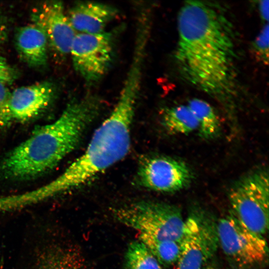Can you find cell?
Returning a JSON list of instances; mask_svg holds the SVG:
<instances>
[{
    "mask_svg": "<svg viewBox=\"0 0 269 269\" xmlns=\"http://www.w3.org/2000/svg\"><path fill=\"white\" fill-rule=\"evenodd\" d=\"M219 246L236 269H251L265 262L268 247L264 236L249 229L233 213L217 222Z\"/></svg>",
    "mask_w": 269,
    "mask_h": 269,
    "instance_id": "8992f818",
    "label": "cell"
},
{
    "mask_svg": "<svg viewBox=\"0 0 269 269\" xmlns=\"http://www.w3.org/2000/svg\"><path fill=\"white\" fill-rule=\"evenodd\" d=\"M56 93L54 85L49 81L15 89L9 100L12 122H26L37 117L52 104Z\"/></svg>",
    "mask_w": 269,
    "mask_h": 269,
    "instance_id": "8fae6325",
    "label": "cell"
},
{
    "mask_svg": "<svg viewBox=\"0 0 269 269\" xmlns=\"http://www.w3.org/2000/svg\"><path fill=\"white\" fill-rule=\"evenodd\" d=\"M138 184L157 192L170 193L188 187L192 179L189 167L182 161L165 156H152L139 163Z\"/></svg>",
    "mask_w": 269,
    "mask_h": 269,
    "instance_id": "9c48e42d",
    "label": "cell"
},
{
    "mask_svg": "<svg viewBox=\"0 0 269 269\" xmlns=\"http://www.w3.org/2000/svg\"><path fill=\"white\" fill-rule=\"evenodd\" d=\"M204 269H216L215 268L212 267H208Z\"/></svg>",
    "mask_w": 269,
    "mask_h": 269,
    "instance_id": "cb8c5ba5",
    "label": "cell"
},
{
    "mask_svg": "<svg viewBox=\"0 0 269 269\" xmlns=\"http://www.w3.org/2000/svg\"><path fill=\"white\" fill-rule=\"evenodd\" d=\"M269 181L268 170L257 169L238 179L229 193L231 211L249 229L262 236L269 228Z\"/></svg>",
    "mask_w": 269,
    "mask_h": 269,
    "instance_id": "5b68a950",
    "label": "cell"
},
{
    "mask_svg": "<svg viewBox=\"0 0 269 269\" xmlns=\"http://www.w3.org/2000/svg\"><path fill=\"white\" fill-rule=\"evenodd\" d=\"M17 77V72L10 65L6 59L0 56V84L8 85L12 83Z\"/></svg>",
    "mask_w": 269,
    "mask_h": 269,
    "instance_id": "44dd1931",
    "label": "cell"
},
{
    "mask_svg": "<svg viewBox=\"0 0 269 269\" xmlns=\"http://www.w3.org/2000/svg\"><path fill=\"white\" fill-rule=\"evenodd\" d=\"M14 42L19 55L28 65L41 67L46 65L48 43L45 34L37 25L32 23L18 28Z\"/></svg>",
    "mask_w": 269,
    "mask_h": 269,
    "instance_id": "4fadbf2b",
    "label": "cell"
},
{
    "mask_svg": "<svg viewBox=\"0 0 269 269\" xmlns=\"http://www.w3.org/2000/svg\"><path fill=\"white\" fill-rule=\"evenodd\" d=\"M140 89V84L136 80H125L114 109L96 130L85 152L50 182L56 195L85 184L128 153Z\"/></svg>",
    "mask_w": 269,
    "mask_h": 269,
    "instance_id": "3957f363",
    "label": "cell"
},
{
    "mask_svg": "<svg viewBox=\"0 0 269 269\" xmlns=\"http://www.w3.org/2000/svg\"><path fill=\"white\" fill-rule=\"evenodd\" d=\"M177 269H204L219 247L217 222L201 209L185 220Z\"/></svg>",
    "mask_w": 269,
    "mask_h": 269,
    "instance_id": "52a82bcc",
    "label": "cell"
},
{
    "mask_svg": "<svg viewBox=\"0 0 269 269\" xmlns=\"http://www.w3.org/2000/svg\"><path fill=\"white\" fill-rule=\"evenodd\" d=\"M117 13V9L110 5L81 1L70 8L67 16L77 33L95 34L105 31Z\"/></svg>",
    "mask_w": 269,
    "mask_h": 269,
    "instance_id": "7c38bea8",
    "label": "cell"
},
{
    "mask_svg": "<svg viewBox=\"0 0 269 269\" xmlns=\"http://www.w3.org/2000/svg\"><path fill=\"white\" fill-rule=\"evenodd\" d=\"M269 0H260L258 3L259 11L262 19L268 23Z\"/></svg>",
    "mask_w": 269,
    "mask_h": 269,
    "instance_id": "603a6c76",
    "label": "cell"
},
{
    "mask_svg": "<svg viewBox=\"0 0 269 269\" xmlns=\"http://www.w3.org/2000/svg\"><path fill=\"white\" fill-rule=\"evenodd\" d=\"M161 119L164 128L172 134H187L198 129L197 122L186 105L167 108Z\"/></svg>",
    "mask_w": 269,
    "mask_h": 269,
    "instance_id": "9a60e30c",
    "label": "cell"
},
{
    "mask_svg": "<svg viewBox=\"0 0 269 269\" xmlns=\"http://www.w3.org/2000/svg\"><path fill=\"white\" fill-rule=\"evenodd\" d=\"M269 27L266 23L253 42L254 51L258 58L265 64L269 62Z\"/></svg>",
    "mask_w": 269,
    "mask_h": 269,
    "instance_id": "ac0fdd59",
    "label": "cell"
},
{
    "mask_svg": "<svg viewBox=\"0 0 269 269\" xmlns=\"http://www.w3.org/2000/svg\"><path fill=\"white\" fill-rule=\"evenodd\" d=\"M31 18L33 23L43 31L48 45L57 54L61 56L70 54L77 33L62 2L50 1L40 4L33 9Z\"/></svg>",
    "mask_w": 269,
    "mask_h": 269,
    "instance_id": "30bf717a",
    "label": "cell"
},
{
    "mask_svg": "<svg viewBox=\"0 0 269 269\" xmlns=\"http://www.w3.org/2000/svg\"><path fill=\"white\" fill-rule=\"evenodd\" d=\"M7 35V24L5 17L0 10V45L6 40Z\"/></svg>",
    "mask_w": 269,
    "mask_h": 269,
    "instance_id": "7402d4cb",
    "label": "cell"
},
{
    "mask_svg": "<svg viewBox=\"0 0 269 269\" xmlns=\"http://www.w3.org/2000/svg\"><path fill=\"white\" fill-rule=\"evenodd\" d=\"M101 104L93 95L70 102L56 120L37 128L7 154L0 166L2 175L26 180L54 168L77 146Z\"/></svg>",
    "mask_w": 269,
    "mask_h": 269,
    "instance_id": "7a4b0ae2",
    "label": "cell"
},
{
    "mask_svg": "<svg viewBox=\"0 0 269 269\" xmlns=\"http://www.w3.org/2000/svg\"><path fill=\"white\" fill-rule=\"evenodd\" d=\"M138 239L161 265L169 266L177 263L180 254V242L160 239L144 233H138Z\"/></svg>",
    "mask_w": 269,
    "mask_h": 269,
    "instance_id": "2e32d148",
    "label": "cell"
},
{
    "mask_svg": "<svg viewBox=\"0 0 269 269\" xmlns=\"http://www.w3.org/2000/svg\"><path fill=\"white\" fill-rule=\"evenodd\" d=\"M175 60L182 76L221 101L236 93L237 45L233 24L219 4L188 0L177 16Z\"/></svg>",
    "mask_w": 269,
    "mask_h": 269,
    "instance_id": "6da1fadb",
    "label": "cell"
},
{
    "mask_svg": "<svg viewBox=\"0 0 269 269\" xmlns=\"http://www.w3.org/2000/svg\"><path fill=\"white\" fill-rule=\"evenodd\" d=\"M70 54L74 68L88 84H94L106 74L114 57V35L111 32L77 33Z\"/></svg>",
    "mask_w": 269,
    "mask_h": 269,
    "instance_id": "ba28073f",
    "label": "cell"
},
{
    "mask_svg": "<svg viewBox=\"0 0 269 269\" xmlns=\"http://www.w3.org/2000/svg\"><path fill=\"white\" fill-rule=\"evenodd\" d=\"M125 260L127 269H163L155 257L139 240L129 245Z\"/></svg>",
    "mask_w": 269,
    "mask_h": 269,
    "instance_id": "e0dca14e",
    "label": "cell"
},
{
    "mask_svg": "<svg viewBox=\"0 0 269 269\" xmlns=\"http://www.w3.org/2000/svg\"><path fill=\"white\" fill-rule=\"evenodd\" d=\"M10 93L7 85L0 84V128L5 127L12 122L9 106Z\"/></svg>",
    "mask_w": 269,
    "mask_h": 269,
    "instance_id": "ffe728a7",
    "label": "cell"
},
{
    "mask_svg": "<svg viewBox=\"0 0 269 269\" xmlns=\"http://www.w3.org/2000/svg\"><path fill=\"white\" fill-rule=\"evenodd\" d=\"M194 116L201 137L211 139L216 137L220 130V122L213 107L199 98L189 100L186 105Z\"/></svg>",
    "mask_w": 269,
    "mask_h": 269,
    "instance_id": "5bb4252c",
    "label": "cell"
},
{
    "mask_svg": "<svg viewBox=\"0 0 269 269\" xmlns=\"http://www.w3.org/2000/svg\"><path fill=\"white\" fill-rule=\"evenodd\" d=\"M63 263L57 253L53 250L48 249L40 257L35 269H73L65 266Z\"/></svg>",
    "mask_w": 269,
    "mask_h": 269,
    "instance_id": "d6986e66",
    "label": "cell"
},
{
    "mask_svg": "<svg viewBox=\"0 0 269 269\" xmlns=\"http://www.w3.org/2000/svg\"><path fill=\"white\" fill-rule=\"evenodd\" d=\"M113 211L116 219L138 233L180 242L185 220L180 208L176 205L141 201L118 208Z\"/></svg>",
    "mask_w": 269,
    "mask_h": 269,
    "instance_id": "277c9868",
    "label": "cell"
}]
</instances>
